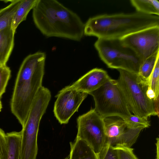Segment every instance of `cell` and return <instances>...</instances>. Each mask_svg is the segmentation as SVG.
Segmentation results:
<instances>
[{
  "label": "cell",
  "instance_id": "6da1fadb",
  "mask_svg": "<svg viewBox=\"0 0 159 159\" xmlns=\"http://www.w3.org/2000/svg\"><path fill=\"white\" fill-rule=\"evenodd\" d=\"M37 28L48 37L79 41L84 35V24L75 13L56 0H39L33 9Z\"/></svg>",
  "mask_w": 159,
  "mask_h": 159
},
{
  "label": "cell",
  "instance_id": "7a4b0ae2",
  "mask_svg": "<svg viewBox=\"0 0 159 159\" xmlns=\"http://www.w3.org/2000/svg\"><path fill=\"white\" fill-rule=\"evenodd\" d=\"M46 55L38 52L27 56L16 78L10 107L12 113L23 127L34 98L42 86Z\"/></svg>",
  "mask_w": 159,
  "mask_h": 159
},
{
  "label": "cell",
  "instance_id": "3957f363",
  "mask_svg": "<svg viewBox=\"0 0 159 159\" xmlns=\"http://www.w3.org/2000/svg\"><path fill=\"white\" fill-rule=\"evenodd\" d=\"M159 26V16L139 12L103 14L89 18L84 35L98 38L119 39L135 32Z\"/></svg>",
  "mask_w": 159,
  "mask_h": 159
},
{
  "label": "cell",
  "instance_id": "277c9868",
  "mask_svg": "<svg viewBox=\"0 0 159 159\" xmlns=\"http://www.w3.org/2000/svg\"><path fill=\"white\" fill-rule=\"evenodd\" d=\"M119 76L116 80L129 109L134 115L148 119L159 116V101L150 99L146 92L148 83L138 74L118 69Z\"/></svg>",
  "mask_w": 159,
  "mask_h": 159
},
{
  "label": "cell",
  "instance_id": "5b68a950",
  "mask_svg": "<svg viewBox=\"0 0 159 159\" xmlns=\"http://www.w3.org/2000/svg\"><path fill=\"white\" fill-rule=\"evenodd\" d=\"M94 46L108 67L138 74L143 61L133 49L123 45L120 39L98 38Z\"/></svg>",
  "mask_w": 159,
  "mask_h": 159
},
{
  "label": "cell",
  "instance_id": "8992f818",
  "mask_svg": "<svg viewBox=\"0 0 159 159\" xmlns=\"http://www.w3.org/2000/svg\"><path fill=\"white\" fill-rule=\"evenodd\" d=\"M88 94L93 98L94 109L103 118L117 117L125 119L132 115L116 80L110 78Z\"/></svg>",
  "mask_w": 159,
  "mask_h": 159
},
{
  "label": "cell",
  "instance_id": "52a82bcc",
  "mask_svg": "<svg viewBox=\"0 0 159 159\" xmlns=\"http://www.w3.org/2000/svg\"><path fill=\"white\" fill-rule=\"evenodd\" d=\"M48 104V101L41 97H36L34 99L27 120L21 131L20 159H36L39 125Z\"/></svg>",
  "mask_w": 159,
  "mask_h": 159
},
{
  "label": "cell",
  "instance_id": "ba28073f",
  "mask_svg": "<svg viewBox=\"0 0 159 159\" xmlns=\"http://www.w3.org/2000/svg\"><path fill=\"white\" fill-rule=\"evenodd\" d=\"M76 138L85 141L97 154L107 143L103 118L91 109L77 119Z\"/></svg>",
  "mask_w": 159,
  "mask_h": 159
},
{
  "label": "cell",
  "instance_id": "9c48e42d",
  "mask_svg": "<svg viewBox=\"0 0 159 159\" xmlns=\"http://www.w3.org/2000/svg\"><path fill=\"white\" fill-rule=\"evenodd\" d=\"M120 40L123 45L133 49L143 61L159 50V26L135 32Z\"/></svg>",
  "mask_w": 159,
  "mask_h": 159
},
{
  "label": "cell",
  "instance_id": "30bf717a",
  "mask_svg": "<svg viewBox=\"0 0 159 159\" xmlns=\"http://www.w3.org/2000/svg\"><path fill=\"white\" fill-rule=\"evenodd\" d=\"M107 143L111 146L131 148L142 130L129 127L124 120L117 117L103 118Z\"/></svg>",
  "mask_w": 159,
  "mask_h": 159
},
{
  "label": "cell",
  "instance_id": "8fae6325",
  "mask_svg": "<svg viewBox=\"0 0 159 159\" xmlns=\"http://www.w3.org/2000/svg\"><path fill=\"white\" fill-rule=\"evenodd\" d=\"M88 94L70 89L67 86L60 90L56 95L53 112L55 116L61 124L68 123L75 112L78 111L80 106Z\"/></svg>",
  "mask_w": 159,
  "mask_h": 159
},
{
  "label": "cell",
  "instance_id": "7c38bea8",
  "mask_svg": "<svg viewBox=\"0 0 159 159\" xmlns=\"http://www.w3.org/2000/svg\"><path fill=\"white\" fill-rule=\"evenodd\" d=\"M110 78L105 70L95 68L67 87L70 89L88 94L98 88Z\"/></svg>",
  "mask_w": 159,
  "mask_h": 159
},
{
  "label": "cell",
  "instance_id": "4fadbf2b",
  "mask_svg": "<svg viewBox=\"0 0 159 159\" xmlns=\"http://www.w3.org/2000/svg\"><path fill=\"white\" fill-rule=\"evenodd\" d=\"M15 32L9 26L0 31V66L6 65L14 46Z\"/></svg>",
  "mask_w": 159,
  "mask_h": 159
},
{
  "label": "cell",
  "instance_id": "5bb4252c",
  "mask_svg": "<svg viewBox=\"0 0 159 159\" xmlns=\"http://www.w3.org/2000/svg\"><path fill=\"white\" fill-rule=\"evenodd\" d=\"M70 145L69 159H98V155L84 140L76 138Z\"/></svg>",
  "mask_w": 159,
  "mask_h": 159
},
{
  "label": "cell",
  "instance_id": "9a60e30c",
  "mask_svg": "<svg viewBox=\"0 0 159 159\" xmlns=\"http://www.w3.org/2000/svg\"><path fill=\"white\" fill-rule=\"evenodd\" d=\"M39 0H22L13 17L11 27L14 32L19 24L26 20L28 14L33 9Z\"/></svg>",
  "mask_w": 159,
  "mask_h": 159
},
{
  "label": "cell",
  "instance_id": "2e32d148",
  "mask_svg": "<svg viewBox=\"0 0 159 159\" xmlns=\"http://www.w3.org/2000/svg\"><path fill=\"white\" fill-rule=\"evenodd\" d=\"M7 147V159H20L21 131H13L6 134Z\"/></svg>",
  "mask_w": 159,
  "mask_h": 159
},
{
  "label": "cell",
  "instance_id": "e0dca14e",
  "mask_svg": "<svg viewBox=\"0 0 159 159\" xmlns=\"http://www.w3.org/2000/svg\"><path fill=\"white\" fill-rule=\"evenodd\" d=\"M22 0L8 1L11 3L0 9V31L11 26L13 16Z\"/></svg>",
  "mask_w": 159,
  "mask_h": 159
},
{
  "label": "cell",
  "instance_id": "ac0fdd59",
  "mask_svg": "<svg viewBox=\"0 0 159 159\" xmlns=\"http://www.w3.org/2000/svg\"><path fill=\"white\" fill-rule=\"evenodd\" d=\"M130 2L137 12L159 15V2L157 0H131Z\"/></svg>",
  "mask_w": 159,
  "mask_h": 159
},
{
  "label": "cell",
  "instance_id": "d6986e66",
  "mask_svg": "<svg viewBox=\"0 0 159 159\" xmlns=\"http://www.w3.org/2000/svg\"><path fill=\"white\" fill-rule=\"evenodd\" d=\"M159 58V50H158L145 60L140 66L138 74L148 84Z\"/></svg>",
  "mask_w": 159,
  "mask_h": 159
},
{
  "label": "cell",
  "instance_id": "ffe728a7",
  "mask_svg": "<svg viewBox=\"0 0 159 159\" xmlns=\"http://www.w3.org/2000/svg\"><path fill=\"white\" fill-rule=\"evenodd\" d=\"M131 128L141 130L150 126L148 119L141 118L132 114L128 117L123 119Z\"/></svg>",
  "mask_w": 159,
  "mask_h": 159
},
{
  "label": "cell",
  "instance_id": "44dd1931",
  "mask_svg": "<svg viewBox=\"0 0 159 159\" xmlns=\"http://www.w3.org/2000/svg\"><path fill=\"white\" fill-rule=\"evenodd\" d=\"M148 87L155 93L156 101H159V59L157 60L149 81Z\"/></svg>",
  "mask_w": 159,
  "mask_h": 159
},
{
  "label": "cell",
  "instance_id": "7402d4cb",
  "mask_svg": "<svg viewBox=\"0 0 159 159\" xmlns=\"http://www.w3.org/2000/svg\"><path fill=\"white\" fill-rule=\"evenodd\" d=\"M11 75V70L9 67L6 65L0 66V100L5 92Z\"/></svg>",
  "mask_w": 159,
  "mask_h": 159
},
{
  "label": "cell",
  "instance_id": "603a6c76",
  "mask_svg": "<svg viewBox=\"0 0 159 159\" xmlns=\"http://www.w3.org/2000/svg\"><path fill=\"white\" fill-rule=\"evenodd\" d=\"M98 156V159H119L116 150L107 143Z\"/></svg>",
  "mask_w": 159,
  "mask_h": 159
},
{
  "label": "cell",
  "instance_id": "cb8c5ba5",
  "mask_svg": "<svg viewBox=\"0 0 159 159\" xmlns=\"http://www.w3.org/2000/svg\"><path fill=\"white\" fill-rule=\"evenodd\" d=\"M113 148L117 152L119 159H138L133 152V149L131 148L119 146Z\"/></svg>",
  "mask_w": 159,
  "mask_h": 159
},
{
  "label": "cell",
  "instance_id": "d4e9b609",
  "mask_svg": "<svg viewBox=\"0 0 159 159\" xmlns=\"http://www.w3.org/2000/svg\"><path fill=\"white\" fill-rule=\"evenodd\" d=\"M8 147L6 134L0 128V159H7Z\"/></svg>",
  "mask_w": 159,
  "mask_h": 159
},
{
  "label": "cell",
  "instance_id": "484cf974",
  "mask_svg": "<svg viewBox=\"0 0 159 159\" xmlns=\"http://www.w3.org/2000/svg\"><path fill=\"white\" fill-rule=\"evenodd\" d=\"M157 142L156 143V150H157V155H156V159H159V139L158 138H157Z\"/></svg>",
  "mask_w": 159,
  "mask_h": 159
},
{
  "label": "cell",
  "instance_id": "4316f807",
  "mask_svg": "<svg viewBox=\"0 0 159 159\" xmlns=\"http://www.w3.org/2000/svg\"><path fill=\"white\" fill-rule=\"evenodd\" d=\"M2 108V102H1V100H0V112L1 111Z\"/></svg>",
  "mask_w": 159,
  "mask_h": 159
},
{
  "label": "cell",
  "instance_id": "83f0119b",
  "mask_svg": "<svg viewBox=\"0 0 159 159\" xmlns=\"http://www.w3.org/2000/svg\"><path fill=\"white\" fill-rule=\"evenodd\" d=\"M69 156H68V157H66L65 158L63 159H69Z\"/></svg>",
  "mask_w": 159,
  "mask_h": 159
}]
</instances>
